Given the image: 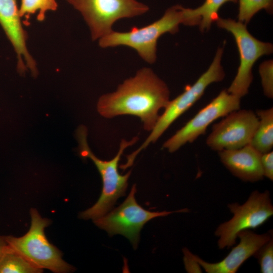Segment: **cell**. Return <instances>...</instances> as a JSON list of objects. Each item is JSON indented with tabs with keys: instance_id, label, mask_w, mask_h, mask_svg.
<instances>
[{
	"instance_id": "obj_2",
	"label": "cell",
	"mask_w": 273,
	"mask_h": 273,
	"mask_svg": "<svg viewBox=\"0 0 273 273\" xmlns=\"http://www.w3.org/2000/svg\"><path fill=\"white\" fill-rule=\"evenodd\" d=\"M186 8L176 5L168 8L157 20L141 28L132 27L125 32L113 30L98 40L102 48L125 46L134 50L140 57L149 64L157 59L158 39L166 33L174 34L179 26L198 25L197 23L187 14Z\"/></svg>"
},
{
	"instance_id": "obj_8",
	"label": "cell",
	"mask_w": 273,
	"mask_h": 273,
	"mask_svg": "<svg viewBox=\"0 0 273 273\" xmlns=\"http://www.w3.org/2000/svg\"><path fill=\"white\" fill-rule=\"evenodd\" d=\"M233 214L229 220L221 223L216 229L219 249L230 248L236 242L238 233L256 229L266 222L273 214V206L269 193L253 191L243 205L233 203L228 205Z\"/></svg>"
},
{
	"instance_id": "obj_18",
	"label": "cell",
	"mask_w": 273,
	"mask_h": 273,
	"mask_svg": "<svg viewBox=\"0 0 273 273\" xmlns=\"http://www.w3.org/2000/svg\"><path fill=\"white\" fill-rule=\"evenodd\" d=\"M58 5L56 0H21L19 8L21 18H24L25 25L32 15L37 14L38 21H43L49 11H55Z\"/></svg>"
},
{
	"instance_id": "obj_7",
	"label": "cell",
	"mask_w": 273,
	"mask_h": 273,
	"mask_svg": "<svg viewBox=\"0 0 273 273\" xmlns=\"http://www.w3.org/2000/svg\"><path fill=\"white\" fill-rule=\"evenodd\" d=\"M216 22L218 27L231 33L235 39L240 63L227 91L241 98L248 93L252 81L253 65L261 56L271 54L273 46L269 42H262L255 38L248 31L246 25L239 21L219 17Z\"/></svg>"
},
{
	"instance_id": "obj_20",
	"label": "cell",
	"mask_w": 273,
	"mask_h": 273,
	"mask_svg": "<svg viewBox=\"0 0 273 273\" xmlns=\"http://www.w3.org/2000/svg\"><path fill=\"white\" fill-rule=\"evenodd\" d=\"M258 261L262 273L273 272V239L272 237L259 248L253 255Z\"/></svg>"
},
{
	"instance_id": "obj_12",
	"label": "cell",
	"mask_w": 273,
	"mask_h": 273,
	"mask_svg": "<svg viewBox=\"0 0 273 273\" xmlns=\"http://www.w3.org/2000/svg\"><path fill=\"white\" fill-rule=\"evenodd\" d=\"M17 0H0V25L17 55L18 72L23 75L28 69L38 75L36 62L27 46V33L24 29Z\"/></svg>"
},
{
	"instance_id": "obj_24",
	"label": "cell",
	"mask_w": 273,
	"mask_h": 273,
	"mask_svg": "<svg viewBox=\"0 0 273 273\" xmlns=\"http://www.w3.org/2000/svg\"><path fill=\"white\" fill-rule=\"evenodd\" d=\"M8 247L5 236L0 235V258Z\"/></svg>"
},
{
	"instance_id": "obj_13",
	"label": "cell",
	"mask_w": 273,
	"mask_h": 273,
	"mask_svg": "<svg viewBox=\"0 0 273 273\" xmlns=\"http://www.w3.org/2000/svg\"><path fill=\"white\" fill-rule=\"evenodd\" d=\"M271 231L257 234L250 230L240 232V243L221 261L209 263L192 253L193 258L208 273H235L241 265L272 237Z\"/></svg>"
},
{
	"instance_id": "obj_9",
	"label": "cell",
	"mask_w": 273,
	"mask_h": 273,
	"mask_svg": "<svg viewBox=\"0 0 273 273\" xmlns=\"http://www.w3.org/2000/svg\"><path fill=\"white\" fill-rule=\"evenodd\" d=\"M136 185L118 207L103 216L93 220L99 228L106 231L110 236L121 235L127 238L134 249L137 248L140 232L143 226L150 220L158 217L167 216L175 212H186L187 209L177 211L151 212L144 209L136 202L135 194Z\"/></svg>"
},
{
	"instance_id": "obj_11",
	"label": "cell",
	"mask_w": 273,
	"mask_h": 273,
	"mask_svg": "<svg viewBox=\"0 0 273 273\" xmlns=\"http://www.w3.org/2000/svg\"><path fill=\"white\" fill-rule=\"evenodd\" d=\"M258 124V117L250 110H237L212 126L206 144L218 152L242 148L250 143Z\"/></svg>"
},
{
	"instance_id": "obj_15",
	"label": "cell",
	"mask_w": 273,
	"mask_h": 273,
	"mask_svg": "<svg viewBox=\"0 0 273 273\" xmlns=\"http://www.w3.org/2000/svg\"><path fill=\"white\" fill-rule=\"evenodd\" d=\"M258 124L249 144L261 154L271 151L273 146V108L258 110Z\"/></svg>"
},
{
	"instance_id": "obj_10",
	"label": "cell",
	"mask_w": 273,
	"mask_h": 273,
	"mask_svg": "<svg viewBox=\"0 0 273 273\" xmlns=\"http://www.w3.org/2000/svg\"><path fill=\"white\" fill-rule=\"evenodd\" d=\"M239 97L223 90L202 108L186 124L178 129L163 145L170 153L178 150L188 143L195 141L205 133L208 126L217 119L240 109Z\"/></svg>"
},
{
	"instance_id": "obj_14",
	"label": "cell",
	"mask_w": 273,
	"mask_h": 273,
	"mask_svg": "<svg viewBox=\"0 0 273 273\" xmlns=\"http://www.w3.org/2000/svg\"><path fill=\"white\" fill-rule=\"evenodd\" d=\"M261 153L251 145L219 152L220 160L235 176L244 181L255 182L262 179Z\"/></svg>"
},
{
	"instance_id": "obj_17",
	"label": "cell",
	"mask_w": 273,
	"mask_h": 273,
	"mask_svg": "<svg viewBox=\"0 0 273 273\" xmlns=\"http://www.w3.org/2000/svg\"><path fill=\"white\" fill-rule=\"evenodd\" d=\"M43 269L31 264L8 246L0 258V273H40Z\"/></svg>"
},
{
	"instance_id": "obj_6",
	"label": "cell",
	"mask_w": 273,
	"mask_h": 273,
	"mask_svg": "<svg viewBox=\"0 0 273 273\" xmlns=\"http://www.w3.org/2000/svg\"><path fill=\"white\" fill-rule=\"evenodd\" d=\"M82 15L93 40H99L113 30L119 20L146 13L149 7L137 0H66Z\"/></svg>"
},
{
	"instance_id": "obj_19",
	"label": "cell",
	"mask_w": 273,
	"mask_h": 273,
	"mask_svg": "<svg viewBox=\"0 0 273 273\" xmlns=\"http://www.w3.org/2000/svg\"><path fill=\"white\" fill-rule=\"evenodd\" d=\"M238 21L246 25L261 10L264 9L269 14L272 13L273 0H238Z\"/></svg>"
},
{
	"instance_id": "obj_16",
	"label": "cell",
	"mask_w": 273,
	"mask_h": 273,
	"mask_svg": "<svg viewBox=\"0 0 273 273\" xmlns=\"http://www.w3.org/2000/svg\"><path fill=\"white\" fill-rule=\"evenodd\" d=\"M238 0H205L200 6L195 9L187 8L189 16L198 21L201 32L208 30L212 23L219 17L218 11L225 3H236Z\"/></svg>"
},
{
	"instance_id": "obj_22",
	"label": "cell",
	"mask_w": 273,
	"mask_h": 273,
	"mask_svg": "<svg viewBox=\"0 0 273 273\" xmlns=\"http://www.w3.org/2000/svg\"><path fill=\"white\" fill-rule=\"evenodd\" d=\"M261 166L263 176L273 179V152L270 151L261 154Z\"/></svg>"
},
{
	"instance_id": "obj_3",
	"label": "cell",
	"mask_w": 273,
	"mask_h": 273,
	"mask_svg": "<svg viewBox=\"0 0 273 273\" xmlns=\"http://www.w3.org/2000/svg\"><path fill=\"white\" fill-rule=\"evenodd\" d=\"M87 128L83 125L79 126L76 130L79 153L82 157L89 158L93 161L102 177L103 187L96 203L81 212L79 216L83 219L95 220L111 210L118 199L125 195L131 170L124 175L120 174L118 169V163L124 151L134 144L139 138L135 136L129 141L122 140L116 156L110 160H103L97 157L90 150L87 142Z\"/></svg>"
},
{
	"instance_id": "obj_4",
	"label": "cell",
	"mask_w": 273,
	"mask_h": 273,
	"mask_svg": "<svg viewBox=\"0 0 273 273\" xmlns=\"http://www.w3.org/2000/svg\"><path fill=\"white\" fill-rule=\"evenodd\" d=\"M31 224L23 236H5L10 248L17 252L31 264L40 269H48L56 273L69 272L75 270L65 261L61 252L48 240L44 229L51 223L42 218L35 208L30 211Z\"/></svg>"
},
{
	"instance_id": "obj_1",
	"label": "cell",
	"mask_w": 273,
	"mask_h": 273,
	"mask_svg": "<svg viewBox=\"0 0 273 273\" xmlns=\"http://www.w3.org/2000/svg\"><path fill=\"white\" fill-rule=\"evenodd\" d=\"M170 91L165 82L150 68L144 67L125 79L116 90L102 95L97 109L104 117L131 115L140 118L144 128L151 131L159 111L169 102Z\"/></svg>"
},
{
	"instance_id": "obj_21",
	"label": "cell",
	"mask_w": 273,
	"mask_h": 273,
	"mask_svg": "<svg viewBox=\"0 0 273 273\" xmlns=\"http://www.w3.org/2000/svg\"><path fill=\"white\" fill-rule=\"evenodd\" d=\"M272 65V60L266 61L260 65L259 69L264 94L269 98L273 97Z\"/></svg>"
},
{
	"instance_id": "obj_5",
	"label": "cell",
	"mask_w": 273,
	"mask_h": 273,
	"mask_svg": "<svg viewBox=\"0 0 273 273\" xmlns=\"http://www.w3.org/2000/svg\"><path fill=\"white\" fill-rule=\"evenodd\" d=\"M223 52V48H218L208 69L193 85L187 86L183 93L169 101L145 142L136 150L127 156L130 161H134L142 150L150 143L156 142L174 121L200 99L209 85L222 80L225 75L221 65Z\"/></svg>"
},
{
	"instance_id": "obj_23",
	"label": "cell",
	"mask_w": 273,
	"mask_h": 273,
	"mask_svg": "<svg viewBox=\"0 0 273 273\" xmlns=\"http://www.w3.org/2000/svg\"><path fill=\"white\" fill-rule=\"evenodd\" d=\"M184 262L186 269L188 272H201L199 263L193 258L192 253L187 248L183 249Z\"/></svg>"
}]
</instances>
